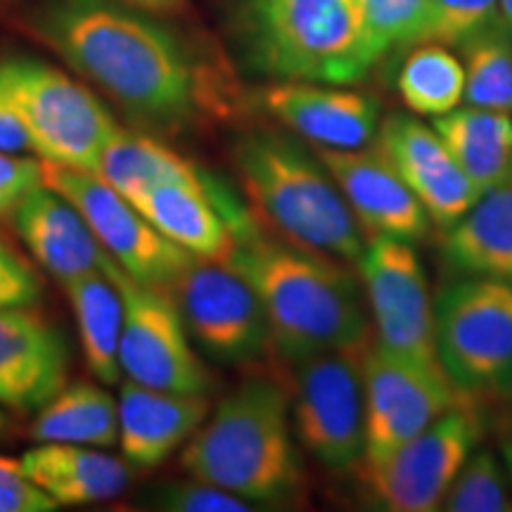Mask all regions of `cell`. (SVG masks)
I'll list each match as a JSON object with an SVG mask.
<instances>
[{"label": "cell", "instance_id": "44dd1931", "mask_svg": "<svg viewBox=\"0 0 512 512\" xmlns=\"http://www.w3.org/2000/svg\"><path fill=\"white\" fill-rule=\"evenodd\" d=\"M128 202L136 204L164 238L195 259L226 264L233 252V233L211 197L207 176L147 185L128 197Z\"/></svg>", "mask_w": 512, "mask_h": 512}, {"label": "cell", "instance_id": "d590c367", "mask_svg": "<svg viewBox=\"0 0 512 512\" xmlns=\"http://www.w3.org/2000/svg\"><path fill=\"white\" fill-rule=\"evenodd\" d=\"M60 508L24 477L19 458L0 456V512H53Z\"/></svg>", "mask_w": 512, "mask_h": 512}, {"label": "cell", "instance_id": "1f68e13d", "mask_svg": "<svg viewBox=\"0 0 512 512\" xmlns=\"http://www.w3.org/2000/svg\"><path fill=\"white\" fill-rule=\"evenodd\" d=\"M147 508L169 512H252L259 510L245 498L214 486L202 479L190 477L181 482H166L152 491L147 498Z\"/></svg>", "mask_w": 512, "mask_h": 512}, {"label": "cell", "instance_id": "8fae6325", "mask_svg": "<svg viewBox=\"0 0 512 512\" xmlns=\"http://www.w3.org/2000/svg\"><path fill=\"white\" fill-rule=\"evenodd\" d=\"M366 387V456L361 465L382 463L434 420L477 401L460 392L439 368H427L370 337L363 351Z\"/></svg>", "mask_w": 512, "mask_h": 512}, {"label": "cell", "instance_id": "ab89813d", "mask_svg": "<svg viewBox=\"0 0 512 512\" xmlns=\"http://www.w3.org/2000/svg\"><path fill=\"white\" fill-rule=\"evenodd\" d=\"M498 10H501V17L505 24L512 29V0H498Z\"/></svg>", "mask_w": 512, "mask_h": 512}, {"label": "cell", "instance_id": "60d3db41", "mask_svg": "<svg viewBox=\"0 0 512 512\" xmlns=\"http://www.w3.org/2000/svg\"><path fill=\"white\" fill-rule=\"evenodd\" d=\"M5 427H8V418H5V413H3V406H0V432H3Z\"/></svg>", "mask_w": 512, "mask_h": 512}, {"label": "cell", "instance_id": "e0dca14e", "mask_svg": "<svg viewBox=\"0 0 512 512\" xmlns=\"http://www.w3.org/2000/svg\"><path fill=\"white\" fill-rule=\"evenodd\" d=\"M264 110L297 138L328 150H361L380 131V102L332 83L278 81L261 93Z\"/></svg>", "mask_w": 512, "mask_h": 512}, {"label": "cell", "instance_id": "6da1fadb", "mask_svg": "<svg viewBox=\"0 0 512 512\" xmlns=\"http://www.w3.org/2000/svg\"><path fill=\"white\" fill-rule=\"evenodd\" d=\"M31 31L72 72L150 126L176 131L223 105L204 62L152 12L114 0H46Z\"/></svg>", "mask_w": 512, "mask_h": 512}, {"label": "cell", "instance_id": "3957f363", "mask_svg": "<svg viewBox=\"0 0 512 512\" xmlns=\"http://www.w3.org/2000/svg\"><path fill=\"white\" fill-rule=\"evenodd\" d=\"M233 166L252 214L280 240L358 266L366 238L328 166L302 138L249 131L235 140Z\"/></svg>", "mask_w": 512, "mask_h": 512}, {"label": "cell", "instance_id": "4fadbf2b", "mask_svg": "<svg viewBox=\"0 0 512 512\" xmlns=\"http://www.w3.org/2000/svg\"><path fill=\"white\" fill-rule=\"evenodd\" d=\"M192 342L211 361L245 366L271 349V328L259 294L230 264L192 261L174 285Z\"/></svg>", "mask_w": 512, "mask_h": 512}, {"label": "cell", "instance_id": "9c48e42d", "mask_svg": "<svg viewBox=\"0 0 512 512\" xmlns=\"http://www.w3.org/2000/svg\"><path fill=\"white\" fill-rule=\"evenodd\" d=\"M484 439L477 401L451 408L382 463L358 465L370 501L389 512L441 510L460 467Z\"/></svg>", "mask_w": 512, "mask_h": 512}, {"label": "cell", "instance_id": "f1b7e54d", "mask_svg": "<svg viewBox=\"0 0 512 512\" xmlns=\"http://www.w3.org/2000/svg\"><path fill=\"white\" fill-rule=\"evenodd\" d=\"M403 105L422 117H441L465 100V67L441 43L411 50L399 72Z\"/></svg>", "mask_w": 512, "mask_h": 512}, {"label": "cell", "instance_id": "cb8c5ba5", "mask_svg": "<svg viewBox=\"0 0 512 512\" xmlns=\"http://www.w3.org/2000/svg\"><path fill=\"white\" fill-rule=\"evenodd\" d=\"M432 126L456 157L460 169L482 192L512 176L510 114L467 105L434 117Z\"/></svg>", "mask_w": 512, "mask_h": 512}, {"label": "cell", "instance_id": "7402d4cb", "mask_svg": "<svg viewBox=\"0 0 512 512\" xmlns=\"http://www.w3.org/2000/svg\"><path fill=\"white\" fill-rule=\"evenodd\" d=\"M24 477L57 505H91L119 498L128 486V463L105 448L38 444L22 458Z\"/></svg>", "mask_w": 512, "mask_h": 512}, {"label": "cell", "instance_id": "74e56055", "mask_svg": "<svg viewBox=\"0 0 512 512\" xmlns=\"http://www.w3.org/2000/svg\"><path fill=\"white\" fill-rule=\"evenodd\" d=\"M114 3L128 5V8L152 12V15H162V12H174L183 8L185 0H114Z\"/></svg>", "mask_w": 512, "mask_h": 512}, {"label": "cell", "instance_id": "ba28073f", "mask_svg": "<svg viewBox=\"0 0 512 512\" xmlns=\"http://www.w3.org/2000/svg\"><path fill=\"white\" fill-rule=\"evenodd\" d=\"M323 351L292 363L290 413L297 444L325 470H356L366 456V387L363 351Z\"/></svg>", "mask_w": 512, "mask_h": 512}, {"label": "cell", "instance_id": "484cf974", "mask_svg": "<svg viewBox=\"0 0 512 512\" xmlns=\"http://www.w3.org/2000/svg\"><path fill=\"white\" fill-rule=\"evenodd\" d=\"M31 439L36 444L110 448L119 441L117 399L102 382H67L36 411Z\"/></svg>", "mask_w": 512, "mask_h": 512}, {"label": "cell", "instance_id": "52a82bcc", "mask_svg": "<svg viewBox=\"0 0 512 512\" xmlns=\"http://www.w3.org/2000/svg\"><path fill=\"white\" fill-rule=\"evenodd\" d=\"M439 363L460 392L512 394V285L453 280L434 299Z\"/></svg>", "mask_w": 512, "mask_h": 512}, {"label": "cell", "instance_id": "8992f818", "mask_svg": "<svg viewBox=\"0 0 512 512\" xmlns=\"http://www.w3.org/2000/svg\"><path fill=\"white\" fill-rule=\"evenodd\" d=\"M0 107L24 128L41 162L93 174L119 126L91 88L29 55H0Z\"/></svg>", "mask_w": 512, "mask_h": 512}, {"label": "cell", "instance_id": "5bb4252c", "mask_svg": "<svg viewBox=\"0 0 512 512\" xmlns=\"http://www.w3.org/2000/svg\"><path fill=\"white\" fill-rule=\"evenodd\" d=\"M375 337L394 354L427 368H441L434 302L427 273L411 242L375 238L358 261Z\"/></svg>", "mask_w": 512, "mask_h": 512}, {"label": "cell", "instance_id": "4316f807", "mask_svg": "<svg viewBox=\"0 0 512 512\" xmlns=\"http://www.w3.org/2000/svg\"><path fill=\"white\" fill-rule=\"evenodd\" d=\"M107 185L121 195L131 197L138 190L162 181H181V178H200V171L188 159L171 150L159 140L128 131L124 126L114 128L107 138L102 155L95 169Z\"/></svg>", "mask_w": 512, "mask_h": 512}, {"label": "cell", "instance_id": "d6986e66", "mask_svg": "<svg viewBox=\"0 0 512 512\" xmlns=\"http://www.w3.org/2000/svg\"><path fill=\"white\" fill-rule=\"evenodd\" d=\"M121 458L150 470L174 456L202 427L211 411L207 394L169 392L138 382H121L117 399Z\"/></svg>", "mask_w": 512, "mask_h": 512}, {"label": "cell", "instance_id": "7a4b0ae2", "mask_svg": "<svg viewBox=\"0 0 512 512\" xmlns=\"http://www.w3.org/2000/svg\"><path fill=\"white\" fill-rule=\"evenodd\" d=\"M207 185L235 240L226 264L259 294L271 347L290 366L306 356L354 347L368 337L366 306L347 264L280 238H266L238 200L209 178Z\"/></svg>", "mask_w": 512, "mask_h": 512}, {"label": "cell", "instance_id": "4dcf8cb0", "mask_svg": "<svg viewBox=\"0 0 512 512\" xmlns=\"http://www.w3.org/2000/svg\"><path fill=\"white\" fill-rule=\"evenodd\" d=\"M358 3L380 57L392 50L427 43L430 0H358Z\"/></svg>", "mask_w": 512, "mask_h": 512}, {"label": "cell", "instance_id": "f546056e", "mask_svg": "<svg viewBox=\"0 0 512 512\" xmlns=\"http://www.w3.org/2000/svg\"><path fill=\"white\" fill-rule=\"evenodd\" d=\"M510 477L491 451H475L460 467L456 482L444 496L448 512H508L512 510Z\"/></svg>", "mask_w": 512, "mask_h": 512}, {"label": "cell", "instance_id": "d4e9b609", "mask_svg": "<svg viewBox=\"0 0 512 512\" xmlns=\"http://www.w3.org/2000/svg\"><path fill=\"white\" fill-rule=\"evenodd\" d=\"M69 304H72L79 342L86 366L93 377L102 384L121 382L119 344L124 328V302L114 278L107 271L81 275V278L64 283Z\"/></svg>", "mask_w": 512, "mask_h": 512}, {"label": "cell", "instance_id": "d6a6232c", "mask_svg": "<svg viewBox=\"0 0 512 512\" xmlns=\"http://www.w3.org/2000/svg\"><path fill=\"white\" fill-rule=\"evenodd\" d=\"M498 17V0H430L427 43L460 46Z\"/></svg>", "mask_w": 512, "mask_h": 512}, {"label": "cell", "instance_id": "ffe728a7", "mask_svg": "<svg viewBox=\"0 0 512 512\" xmlns=\"http://www.w3.org/2000/svg\"><path fill=\"white\" fill-rule=\"evenodd\" d=\"M10 219L31 256L62 285L102 271L110 259L79 209L46 183L31 190Z\"/></svg>", "mask_w": 512, "mask_h": 512}, {"label": "cell", "instance_id": "ac0fdd59", "mask_svg": "<svg viewBox=\"0 0 512 512\" xmlns=\"http://www.w3.org/2000/svg\"><path fill=\"white\" fill-rule=\"evenodd\" d=\"M69 382V349L62 332L41 313L0 311V406L36 413Z\"/></svg>", "mask_w": 512, "mask_h": 512}, {"label": "cell", "instance_id": "7c38bea8", "mask_svg": "<svg viewBox=\"0 0 512 512\" xmlns=\"http://www.w3.org/2000/svg\"><path fill=\"white\" fill-rule=\"evenodd\" d=\"M107 271L124 302L121 375L152 389L207 394L214 380L197 356L176 299L159 287L138 283L112 259H107Z\"/></svg>", "mask_w": 512, "mask_h": 512}, {"label": "cell", "instance_id": "277c9868", "mask_svg": "<svg viewBox=\"0 0 512 512\" xmlns=\"http://www.w3.org/2000/svg\"><path fill=\"white\" fill-rule=\"evenodd\" d=\"M185 475L202 479L261 508L302 489L290 392L268 377L233 389L181 451Z\"/></svg>", "mask_w": 512, "mask_h": 512}, {"label": "cell", "instance_id": "9a60e30c", "mask_svg": "<svg viewBox=\"0 0 512 512\" xmlns=\"http://www.w3.org/2000/svg\"><path fill=\"white\" fill-rule=\"evenodd\" d=\"M342 190L363 238H394L418 245L432 219L392 162L375 147L328 150L313 147Z\"/></svg>", "mask_w": 512, "mask_h": 512}, {"label": "cell", "instance_id": "8d00e7d4", "mask_svg": "<svg viewBox=\"0 0 512 512\" xmlns=\"http://www.w3.org/2000/svg\"><path fill=\"white\" fill-rule=\"evenodd\" d=\"M0 150L8 152H31L29 138L24 128L17 124V119L10 112L0 107Z\"/></svg>", "mask_w": 512, "mask_h": 512}, {"label": "cell", "instance_id": "e575fe53", "mask_svg": "<svg viewBox=\"0 0 512 512\" xmlns=\"http://www.w3.org/2000/svg\"><path fill=\"white\" fill-rule=\"evenodd\" d=\"M41 297V280L8 242L0 240V311L34 306Z\"/></svg>", "mask_w": 512, "mask_h": 512}, {"label": "cell", "instance_id": "603a6c76", "mask_svg": "<svg viewBox=\"0 0 512 512\" xmlns=\"http://www.w3.org/2000/svg\"><path fill=\"white\" fill-rule=\"evenodd\" d=\"M441 254L453 271L512 285V176L444 230Z\"/></svg>", "mask_w": 512, "mask_h": 512}, {"label": "cell", "instance_id": "2e32d148", "mask_svg": "<svg viewBox=\"0 0 512 512\" xmlns=\"http://www.w3.org/2000/svg\"><path fill=\"white\" fill-rule=\"evenodd\" d=\"M375 143L441 230L451 228L484 195L460 169L434 126L411 114L384 119Z\"/></svg>", "mask_w": 512, "mask_h": 512}, {"label": "cell", "instance_id": "30bf717a", "mask_svg": "<svg viewBox=\"0 0 512 512\" xmlns=\"http://www.w3.org/2000/svg\"><path fill=\"white\" fill-rule=\"evenodd\" d=\"M41 164L43 183L55 188L79 209L105 254L138 283L169 292L174 290L185 268L197 261L185 249L164 238L136 204L128 202L93 171L48 162Z\"/></svg>", "mask_w": 512, "mask_h": 512}, {"label": "cell", "instance_id": "83f0119b", "mask_svg": "<svg viewBox=\"0 0 512 512\" xmlns=\"http://www.w3.org/2000/svg\"><path fill=\"white\" fill-rule=\"evenodd\" d=\"M465 60V102L512 114V29L496 17L458 46Z\"/></svg>", "mask_w": 512, "mask_h": 512}, {"label": "cell", "instance_id": "5b68a950", "mask_svg": "<svg viewBox=\"0 0 512 512\" xmlns=\"http://www.w3.org/2000/svg\"><path fill=\"white\" fill-rule=\"evenodd\" d=\"M240 31L275 81L354 86L382 60L358 0H242Z\"/></svg>", "mask_w": 512, "mask_h": 512}, {"label": "cell", "instance_id": "836d02e7", "mask_svg": "<svg viewBox=\"0 0 512 512\" xmlns=\"http://www.w3.org/2000/svg\"><path fill=\"white\" fill-rule=\"evenodd\" d=\"M43 183V164L24 152L0 150V216H12L19 202Z\"/></svg>", "mask_w": 512, "mask_h": 512}, {"label": "cell", "instance_id": "f35d334b", "mask_svg": "<svg viewBox=\"0 0 512 512\" xmlns=\"http://www.w3.org/2000/svg\"><path fill=\"white\" fill-rule=\"evenodd\" d=\"M501 456H503V465H505V470H508V477H510V482H512V432L503 439Z\"/></svg>", "mask_w": 512, "mask_h": 512}]
</instances>
